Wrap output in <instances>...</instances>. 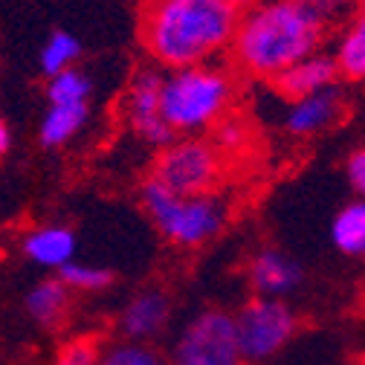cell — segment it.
Listing matches in <instances>:
<instances>
[{"label":"cell","instance_id":"cell-9","mask_svg":"<svg viewBox=\"0 0 365 365\" xmlns=\"http://www.w3.org/2000/svg\"><path fill=\"white\" fill-rule=\"evenodd\" d=\"M247 284L255 296L264 299H287L304 282V267L284 250L261 247L247 261Z\"/></svg>","mask_w":365,"mask_h":365},{"label":"cell","instance_id":"cell-25","mask_svg":"<svg viewBox=\"0 0 365 365\" xmlns=\"http://www.w3.org/2000/svg\"><path fill=\"white\" fill-rule=\"evenodd\" d=\"M12 143H15V133H12V125L0 116V157H6L12 151Z\"/></svg>","mask_w":365,"mask_h":365},{"label":"cell","instance_id":"cell-24","mask_svg":"<svg viewBox=\"0 0 365 365\" xmlns=\"http://www.w3.org/2000/svg\"><path fill=\"white\" fill-rule=\"evenodd\" d=\"M345 177L351 182V189L365 197V148H356L354 154H348L345 160Z\"/></svg>","mask_w":365,"mask_h":365},{"label":"cell","instance_id":"cell-22","mask_svg":"<svg viewBox=\"0 0 365 365\" xmlns=\"http://www.w3.org/2000/svg\"><path fill=\"white\" fill-rule=\"evenodd\" d=\"M105 345L96 336H73L56 354L53 365H99Z\"/></svg>","mask_w":365,"mask_h":365},{"label":"cell","instance_id":"cell-11","mask_svg":"<svg viewBox=\"0 0 365 365\" xmlns=\"http://www.w3.org/2000/svg\"><path fill=\"white\" fill-rule=\"evenodd\" d=\"M342 110H345V99H342V90L336 84V87L322 90V93L290 102L282 125L290 136H296V140H307V136H316V133L334 128L336 119L342 116Z\"/></svg>","mask_w":365,"mask_h":365},{"label":"cell","instance_id":"cell-17","mask_svg":"<svg viewBox=\"0 0 365 365\" xmlns=\"http://www.w3.org/2000/svg\"><path fill=\"white\" fill-rule=\"evenodd\" d=\"M331 244L348 258H365V197L345 203L331 220Z\"/></svg>","mask_w":365,"mask_h":365},{"label":"cell","instance_id":"cell-14","mask_svg":"<svg viewBox=\"0 0 365 365\" xmlns=\"http://www.w3.org/2000/svg\"><path fill=\"white\" fill-rule=\"evenodd\" d=\"M70 307H73V290L58 276L35 282L26 290V299H24L26 316L32 319V325H38L41 331L61 328L67 322V316H70Z\"/></svg>","mask_w":365,"mask_h":365},{"label":"cell","instance_id":"cell-21","mask_svg":"<svg viewBox=\"0 0 365 365\" xmlns=\"http://www.w3.org/2000/svg\"><path fill=\"white\" fill-rule=\"evenodd\" d=\"M56 276L73 290V293H102L113 284V272L99 264H87V261H73L64 269H58Z\"/></svg>","mask_w":365,"mask_h":365},{"label":"cell","instance_id":"cell-23","mask_svg":"<svg viewBox=\"0 0 365 365\" xmlns=\"http://www.w3.org/2000/svg\"><path fill=\"white\" fill-rule=\"evenodd\" d=\"M304 4L331 26V24H336V21H348V18L356 12L359 0H304Z\"/></svg>","mask_w":365,"mask_h":365},{"label":"cell","instance_id":"cell-19","mask_svg":"<svg viewBox=\"0 0 365 365\" xmlns=\"http://www.w3.org/2000/svg\"><path fill=\"white\" fill-rule=\"evenodd\" d=\"M47 105H90L93 96V81L78 67L64 70L53 78H47Z\"/></svg>","mask_w":365,"mask_h":365},{"label":"cell","instance_id":"cell-3","mask_svg":"<svg viewBox=\"0 0 365 365\" xmlns=\"http://www.w3.org/2000/svg\"><path fill=\"white\" fill-rule=\"evenodd\" d=\"M235 99V78L226 67L197 64L165 70L163 78V116L177 136H200L215 130L230 116Z\"/></svg>","mask_w":365,"mask_h":365},{"label":"cell","instance_id":"cell-18","mask_svg":"<svg viewBox=\"0 0 365 365\" xmlns=\"http://www.w3.org/2000/svg\"><path fill=\"white\" fill-rule=\"evenodd\" d=\"M78 58H81V41L67 29H56V32L47 35V41L41 43L38 67L47 78H53L64 70L78 67Z\"/></svg>","mask_w":365,"mask_h":365},{"label":"cell","instance_id":"cell-26","mask_svg":"<svg viewBox=\"0 0 365 365\" xmlns=\"http://www.w3.org/2000/svg\"><path fill=\"white\" fill-rule=\"evenodd\" d=\"M230 6H235L238 12H247V9H252L255 4H261V0H226Z\"/></svg>","mask_w":365,"mask_h":365},{"label":"cell","instance_id":"cell-5","mask_svg":"<svg viewBox=\"0 0 365 365\" xmlns=\"http://www.w3.org/2000/svg\"><path fill=\"white\" fill-rule=\"evenodd\" d=\"M226 154L206 136H177L160 148L151 177L177 195H212L223 177Z\"/></svg>","mask_w":365,"mask_h":365},{"label":"cell","instance_id":"cell-15","mask_svg":"<svg viewBox=\"0 0 365 365\" xmlns=\"http://www.w3.org/2000/svg\"><path fill=\"white\" fill-rule=\"evenodd\" d=\"M90 119V105H47L38 122V143L41 148H64L84 130Z\"/></svg>","mask_w":365,"mask_h":365},{"label":"cell","instance_id":"cell-20","mask_svg":"<svg viewBox=\"0 0 365 365\" xmlns=\"http://www.w3.org/2000/svg\"><path fill=\"white\" fill-rule=\"evenodd\" d=\"M99 365H171V362H168V354H163L154 342L119 339L105 345Z\"/></svg>","mask_w":365,"mask_h":365},{"label":"cell","instance_id":"cell-8","mask_svg":"<svg viewBox=\"0 0 365 365\" xmlns=\"http://www.w3.org/2000/svg\"><path fill=\"white\" fill-rule=\"evenodd\" d=\"M163 78H165L163 67L157 64L140 67L130 76L122 99V119L128 130L143 145H151L157 151L177 140V133L168 128L163 116Z\"/></svg>","mask_w":365,"mask_h":365},{"label":"cell","instance_id":"cell-1","mask_svg":"<svg viewBox=\"0 0 365 365\" xmlns=\"http://www.w3.org/2000/svg\"><path fill=\"white\" fill-rule=\"evenodd\" d=\"M241 12L226 0H148L140 38L163 70L212 64L232 50Z\"/></svg>","mask_w":365,"mask_h":365},{"label":"cell","instance_id":"cell-13","mask_svg":"<svg viewBox=\"0 0 365 365\" xmlns=\"http://www.w3.org/2000/svg\"><path fill=\"white\" fill-rule=\"evenodd\" d=\"M76 250H78V238L64 223H41L35 230H29L21 241V252L29 264L53 272L73 264Z\"/></svg>","mask_w":365,"mask_h":365},{"label":"cell","instance_id":"cell-12","mask_svg":"<svg viewBox=\"0 0 365 365\" xmlns=\"http://www.w3.org/2000/svg\"><path fill=\"white\" fill-rule=\"evenodd\" d=\"M339 78H342V73H339L334 53L319 50V53L307 56L304 61H299L296 67H290L287 73H282L272 81V87H276V93L284 96L287 102H296V99H304L313 93H322L328 87H336Z\"/></svg>","mask_w":365,"mask_h":365},{"label":"cell","instance_id":"cell-16","mask_svg":"<svg viewBox=\"0 0 365 365\" xmlns=\"http://www.w3.org/2000/svg\"><path fill=\"white\" fill-rule=\"evenodd\" d=\"M334 58L339 64L342 78L365 81V0H359L356 12L345 21L334 47Z\"/></svg>","mask_w":365,"mask_h":365},{"label":"cell","instance_id":"cell-7","mask_svg":"<svg viewBox=\"0 0 365 365\" xmlns=\"http://www.w3.org/2000/svg\"><path fill=\"white\" fill-rule=\"evenodd\" d=\"M235 328L247 365H258L290 345V339L299 331V316L287 304V299L252 296L235 313Z\"/></svg>","mask_w":365,"mask_h":365},{"label":"cell","instance_id":"cell-6","mask_svg":"<svg viewBox=\"0 0 365 365\" xmlns=\"http://www.w3.org/2000/svg\"><path fill=\"white\" fill-rule=\"evenodd\" d=\"M171 365H247L238 342L235 313L206 307L180 328L168 348Z\"/></svg>","mask_w":365,"mask_h":365},{"label":"cell","instance_id":"cell-10","mask_svg":"<svg viewBox=\"0 0 365 365\" xmlns=\"http://www.w3.org/2000/svg\"><path fill=\"white\" fill-rule=\"evenodd\" d=\"M171 293L163 287L136 290L119 310L116 328L122 339L130 342H154L171 322Z\"/></svg>","mask_w":365,"mask_h":365},{"label":"cell","instance_id":"cell-4","mask_svg":"<svg viewBox=\"0 0 365 365\" xmlns=\"http://www.w3.org/2000/svg\"><path fill=\"white\" fill-rule=\"evenodd\" d=\"M140 200L154 230L180 250H197L215 241L230 217L220 195H177L154 177L143 182Z\"/></svg>","mask_w":365,"mask_h":365},{"label":"cell","instance_id":"cell-2","mask_svg":"<svg viewBox=\"0 0 365 365\" xmlns=\"http://www.w3.org/2000/svg\"><path fill=\"white\" fill-rule=\"evenodd\" d=\"M328 35V24L304 0H261L241 12L232 41V64L264 81H276L282 73L319 53Z\"/></svg>","mask_w":365,"mask_h":365}]
</instances>
